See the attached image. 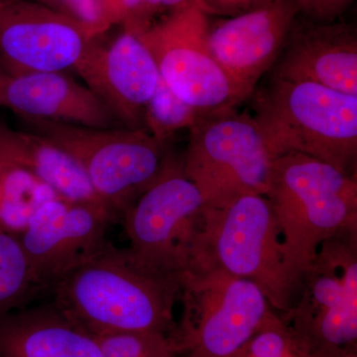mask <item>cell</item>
<instances>
[{"instance_id":"6da1fadb","label":"cell","mask_w":357,"mask_h":357,"mask_svg":"<svg viewBox=\"0 0 357 357\" xmlns=\"http://www.w3.org/2000/svg\"><path fill=\"white\" fill-rule=\"evenodd\" d=\"M180 281L142 264L128 248L107 243L51 288L53 305L93 335L175 333Z\"/></svg>"},{"instance_id":"83f0119b","label":"cell","mask_w":357,"mask_h":357,"mask_svg":"<svg viewBox=\"0 0 357 357\" xmlns=\"http://www.w3.org/2000/svg\"><path fill=\"white\" fill-rule=\"evenodd\" d=\"M13 165H18L14 147L13 128L0 122V174Z\"/></svg>"},{"instance_id":"8992f818","label":"cell","mask_w":357,"mask_h":357,"mask_svg":"<svg viewBox=\"0 0 357 357\" xmlns=\"http://www.w3.org/2000/svg\"><path fill=\"white\" fill-rule=\"evenodd\" d=\"M280 314L303 357L357 351V232L321 244L292 309Z\"/></svg>"},{"instance_id":"7a4b0ae2","label":"cell","mask_w":357,"mask_h":357,"mask_svg":"<svg viewBox=\"0 0 357 357\" xmlns=\"http://www.w3.org/2000/svg\"><path fill=\"white\" fill-rule=\"evenodd\" d=\"M273 210L289 262L301 281L321 244L357 232L356 174L307 155L272 160L265 194Z\"/></svg>"},{"instance_id":"4fadbf2b","label":"cell","mask_w":357,"mask_h":357,"mask_svg":"<svg viewBox=\"0 0 357 357\" xmlns=\"http://www.w3.org/2000/svg\"><path fill=\"white\" fill-rule=\"evenodd\" d=\"M298 14L294 0H272L210 25L211 54L243 102L255 93L259 79L278 60Z\"/></svg>"},{"instance_id":"ba28073f","label":"cell","mask_w":357,"mask_h":357,"mask_svg":"<svg viewBox=\"0 0 357 357\" xmlns=\"http://www.w3.org/2000/svg\"><path fill=\"white\" fill-rule=\"evenodd\" d=\"M183 312L175 337L180 357H230L274 311L252 282L198 266L180 278Z\"/></svg>"},{"instance_id":"d4e9b609","label":"cell","mask_w":357,"mask_h":357,"mask_svg":"<svg viewBox=\"0 0 357 357\" xmlns=\"http://www.w3.org/2000/svg\"><path fill=\"white\" fill-rule=\"evenodd\" d=\"M61 13L79 21L98 38L109 29L102 20L98 0H54Z\"/></svg>"},{"instance_id":"277c9868","label":"cell","mask_w":357,"mask_h":357,"mask_svg":"<svg viewBox=\"0 0 357 357\" xmlns=\"http://www.w3.org/2000/svg\"><path fill=\"white\" fill-rule=\"evenodd\" d=\"M198 266L252 282L278 314L292 309L302 288L289 262L280 225L263 195L206 208L203 236L189 269Z\"/></svg>"},{"instance_id":"5b68a950","label":"cell","mask_w":357,"mask_h":357,"mask_svg":"<svg viewBox=\"0 0 357 357\" xmlns=\"http://www.w3.org/2000/svg\"><path fill=\"white\" fill-rule=\"evenodd\" d=\"M21 129L69 154L103 203L122 218L158 177L168 151L144 129L93 128L18 117Z\"/></svg>"},{"instance_id":"484cf974","label":"cell","mask_w":357,"mask_h":357,"mask_svg":"<svg viewBox=\"0 0 357 357\" xmlns=\"http://www.w3.org/2000/svg\"><path fill=\"white\" fill-rule=\"evenodd\" d=\"M354 0H294L300 14L312 22H335L351 6Z\"/></svg>"},{"instance_id":"d6986e66","label":"cell","mask_w":357,"mask_h":357,"mask_svg":"<svg viewBox=\"0 0 357 357\" xmlns=\"http://www.w3.org/2000/svg\"><path fill=\"white\" fill-rule=\"evenodd\" d=\"M56 198L57 192L29 171L8 167L0 174V231L20 236L39 208Z\"/></svg>"},{"instance_id":"ac0fdd59","label":"cell","mask_w":357,"mask_h":357,"mask_svg":"<svg viewBox=\"0 0 357 357\" xmlns=\"http://www.w3.org/2000/svg\"><path fill=\"white\" fill-rule=\"evenodd\" d=\"M13 139L18 165L38 177L59 197L73 203L109 208L96 195L83 169L69 154L41 136L23 129H13Z\"/></svg>"},{"instance_id":"ffe728a7","label":"cell","mask_w":357,"mask_h":357,"mask_svg":"<svg viewBox=\"0 0 357 357\" xmlns=\"http://www.w3.org/2000/svg\"><path fill=\"white\" fill-rule=\"evenodd\" d=\"M17 236L0 231V318L39 292Z\"/></svg>"},{"instance_id":"e0dca14e","label":"cell","mask_w":357,"mask_h":357,"mask_svg":"<svg viewBox=\"0 0 357 357\" xmlns=\"http://www.w3.org/2000/svg\"><path fill=\"white\" fill-rule=\"evenodd\" d=\"M0 357H100V349L52 303L0 318Z\"/></svg>"},{"instance_id":"8fae6325","label":"cell","mask_w":357,"mask_h":357,"mask_svg":"<svg viewBox=\"0 0 357 357\" xmlns=\"http://www.w3.org/2000/svg\"><path fill=\"white\" fill-rule=\"evenodd\" d=\"M96 37L79 21L33 0H0V67L7 74L75 70Z\"/></svg>"},{"instance_id":"30bf717a","label":"cell","mask_w":357,"mask_h":357,"mask_svg":"<svg viewBox=\"0 0 357 357\" xmlns=\"http://www.w3.org/2000/svg\"><path fill=\"white\" fill-rule=\"evenodd\" d=\"M210 25L208 16L192 2L137 33L162 81L203 114L236 109L243 102L211 54Z\"/></svg>"},{"instance_id":"f546056e","label":"cell","mask_w":357,"mask_h":357,"mask_svg":"<svg viewBox=\"0 0 357 357\" xmlns=\"http://www.w3.org/2000/svg\"><path fill=\"white\" fill-rule=\"evenodd\" d=\"M7 73L0 67V107L2 105V93H3L4 84H6Z\"/></svg>"},{"instance_id":"f1b7e54d","label":"cell","mask_w":357,"mask_h":357,"mask_svg":"<svg viewBox=\"0 0 357 357\" xmlns=\"http://www.w3.org/2000/svg\"><path fill=\"white\" fill-rule=\"evenodd\" d=\"M194 0H143V10L145 18L150 23L152 15L161 11H169V13L190 6Z\"/></svg>"},{"instance_id":"9a60e30c","label":"cell","mask_w":357,"mask_h":357,"mask_svg":"<svg viewBox=\"0 0 357 357\" xmlns=\"http://www.w3.org/2000/svg\"><path fill=\"white\" fill-rule=\"evenodd\" d=\"M272 77L309 82L357 96V37L351 25L314 23L292 32Z\"/></svg>"},{"instance_id":"2e32d148","label":"cell","mask_w":357,"mask_h":357,"mask_svg":"<svg viewBox=\"0 0 357 357\" xmlns=\"http://www.w3.org/2000/svg\"><path fill=\"white\" fill-rule=\"evenodd\" d=\"M1 107L17 117L62 122L93 128H119L121 123L89 86L63 72L7 74Z\"/></svg>"},{"instance_id":"7402d4cb","label":"cell","mask_w":357,"mask_h":357,"mask_svg":"<svg viewBox=\"0 0 357 357\" xmlns=\"http://www.w3.org/2000/svg\"><path fill=\"white\" fill-rule=\"evenodd\" d=\"M96 338L100 357H180L174 333H119Z\"/></svg>"},{"instance_id":"cb8c5ba5","label":"cell","mask_w":357,"mask_h":357,"mask_svg":"<svg viewBox=\"0 0 357 357\" xmlns=\"http://www.w3.org/2000/svg\"><path fill=\"white\" fill-rule=\"evenodd\" d=\"M102 20L107 27L121 24L123 29L139 33L149 23L143 10V0H98Z\"/></svg>"},{"instance_id":"5bb4252c","label":"cell","mask_w":357,"mask_h":357,"mask_svg":"<svg viewBox=\"0 0 357 357\" xmlns=\"http://www.w3.org/2000/svg\"><path fill=\"white\" fill-rule=\"evenodd\" d=\"M75 72L122 128L144 129L145 109L158 86L160 74L137 33L123 29L109 45L96 39Z\"/></svg>"},{"instance_id":"603a6c76","label":"cell","mask_w":357,"mask_h":357,"mask_svg":"<svg viewBox=\"0 0 357 357\" xmlns=\"http://www.w3.org/2000/svg\"><path fill=\"white\" fill-rule=\"evenodd\" d=\"M230 357H303L280 314L272 312L248 342Z\"/></svg>"},{"instance_id":"7c38bea8","label":"cell","mask_w":357,"mask_h":357,"mask_svg":"<svg viewBox=\"0 0 357 357\" xmlns=\"http://www.w3.org/2000/svg\"><path fill=\"white\" fill-rule=\"evenodd\" d=\"M119 220L109 208L56 198L44 204L17 236L40 290H51L107 243L105 232Z\"/></svg>"},{"instance_id":"3957f363","label":"cell","mask_w":357,"mask_h":357,"mask_svg":"<svg viewBox=\"0 0 357 357\" xmlns=\"http://www.w3.org/2000/svg\"><path fill=\"white\" fill-rule=\"evenodd\" d=\"M252 116L272 160L304 154L352 174L357 157V96L271 77L256 93Z\"/></svg>"},{"instance_id":"44dd1931","label":"cell","mask_w":357,"mask_h":357,"mask_svg":"<svg viewBox=\"0 0 357 357\" xmlns=\"http://www.w3.org/2000/svg\"><path fill=\"white\" fill-rule=\"evenodd\" d=\"M203 115L178 98L160 77L158 86L145 109L144 129L167 145L175 134L190 130Z\"/></svg>"},{"instance_id":"9c48e42d","label":"cell","mask_w":357,"mask_h":357,"mask_svg":"<svg viewBox=\"0 0 357 357\" xmlns=\"http://www.w3.org/2000/svg\"><path fill=\"white\" fill-rule=\"evenodd\" d=\"M189 132L183 167L206 208L265 196L272 158L252 115L236 109L204 114Z\"/></svg>"},{"instance_id":"4316f807","label":"cell","mask_w":357,"mask_h":357,"mask_svg":"<svg viewBox=\"0 0 357 357\" xmlns=\"http://www.w3.org/2000/svg\"><path fill=\"white\" fill-rule=\"evenodd\" d=\"M206 15L234 17L239 14L255 10L272 0H194Z\"/></svg>"},{"instance_id":"4dcf8cb0","label":"cell","mask_w":357,"mask_h":357,"mask_svg":"<svg viewBox=\"0 0 357 357\" xmlns=\"http://www.w3.org/2000/svg\"><path fill=\"white\" fill-rule=\"evenodd\" d=\"M340 357H357V351L349 352V354H344V356H342Z\"/></svg>"},{"instance_id":"52a82bcc","label":"cell","mask_w":357,"mask_h":357,"mask_svg":"<svg viewBox=\"0 0 357 357\" xmlns=\"http://www.w3.org/2000/svg\"><path fill=\"white\" fill-rule=\"evenodd\" d=\"M206 211L183 160L168 153L158 177L122 215L129 250L145 266L180 281L198 250Z\"/></svg>"}]
</instances>
